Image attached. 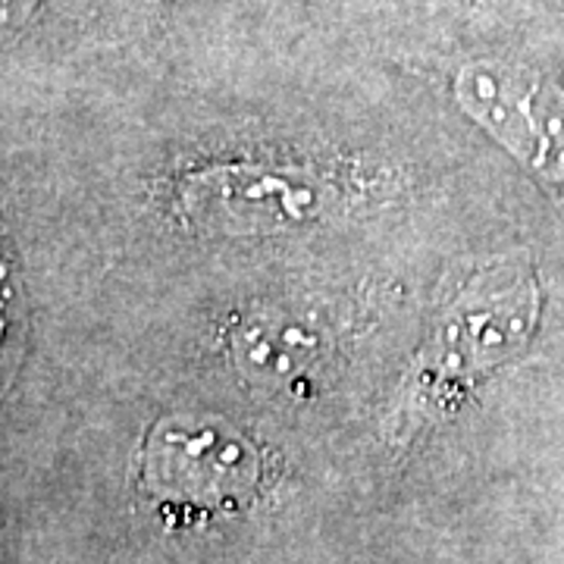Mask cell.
I'll return each instance as SVG.
<instances>
[{
  "label": "cell",
  "mask_w": 564,
  "mask_h": 564,
  "mask_svg": "<svg viewBox=\"0 0 564 564\" xmlns=\"http://www.w3.org/2000/svg\"><path fill=\"white\" fill-rule=\"evenodd\" d=\"M540 323V282L514 258L474 270L440 311L402 386L399 417L414 423L458 402L477 380L521 355Z\"/></svg>",
  "instance_id": "cell-1"
},
{
  "label": "cell",
  "mask_w": 564,
  "mask_h": 564,
  "mask_svg": "<svg viewBox=\"0 0 564 564\" xmlns=\"http://www.w3.org/2000/svg\"><path fill=\"white\" fill-rule=\"evenodd\" d=\"M261 480V458L232 426L223 421H185L166 417L144 440L141 484L161 505H180L182 511H236Z\"/></svg>",
  "instance_id": "cell-2"
},
{
  "label": "cell",
  "mask_w": 564,
  "mask_h": 564,
  "mask_svg": "<svg viewBox=\"0 0 564 564\" xmlns=\"http://www.w3.org/2000/svg\"><path fill=\"white\" fill-rule=\"evenodd\" d=\"M326 185L304 170L267 163H214L182 180L185 217L202 232L251 236L314 220Z\"/></svg>",
  "instance_id": "cell-3"
},
{
  "label": "cell",
  "mask_w": 564,
  "mask_h": 564,
  "mask_svg": "<svg viewBox=\"0 0 564 564\" xmlns=\"http://www.w3.org/2000/svg\"><path fill=\"white\" fill-rule=\"evenodd\" d=\"M314 336L292 321H248L236 336V358L258 380H289L314 358Z\"/></svg>",
  "instance_id": "cell-5"
},
{
  "label": "cell",
  "mask_w": 564,
  "mask_h": 564,
  "mask_svg": "<svg viewBox=\"0 0 564 564\" xmlns=\"http://www.w3.org/2000/svg\"><path fill=\"white\" fill-rule=\"evenodd\" d=\"M455 95L514 158L564 185V91L533 69L496 61L462 66Z\"/></svg>",
  "instance_id": "cell-4"
}]
</instances>
